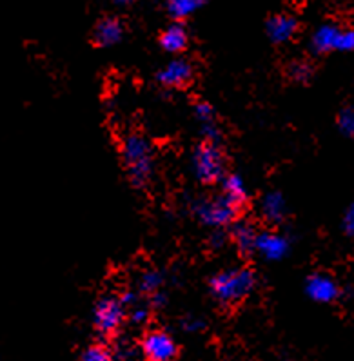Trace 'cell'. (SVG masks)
Here are the masks:
<instances>
[{"mask_svg": "<svg viewBox=\"0 0 354 361\" xmlns=\"http://www.w3.org/2000/svg\"><path fill=\"white\" fill-rule=\"evenodd\" d=\"M129 180L137 189H144L153 176V153L149 142L140 135H129L122 145Z\"/></svg>", "mask_w": 354, "mask_h": 361, "instance_id": "obj_1", "label": "cell"}, {"mask_svg": "<svg viewBox=\"0 0 354 361\" xmlns=\"http://www.w3.org/2000/svg\"><path fill=\"white\" fill-rule=\"evenodd\" d=\"M211 293L222 305H235L255 287V272L249 269H227L211 278Z\"/></svg>", "mask_w": 354, "mask_h": 361, "instance_id": "obj_2", "label": "cell"}, {"mask_svg": "<svg viewBox=\"0 0 354 361\" xmlns=\"http://www.w3.org/2000/svg\"><path fill=\"white\" fill-rule=\"evenodd\" d=\"M193 167L202 183H216L226 176V158L218 142L205 140L193 154Z\"/></svg>", "mask_w": 354, "mask_h": 361, "instance_id": "obj_3", "label": "cell"}, {"mask_svg": "<svg viewBox=\"0 0 354 361\" xmlns=\"http://www.w3.org/2000/svg\"><path fill=\"white\" fill-rule=\"evenodd\" d=\"M238 205L229 202L226 196H218L211 200H200L195 204V214L202 224L209 227L231 226L238 213Z\"/></svg>", "mask_w": 354, "mask_h": 361, "instance_id": "obj_4", "label": "cell"}, {"mask_svg": "<svg viewBox=\"0 0 354 361\" xmlns=\"http://www.w3.org/2000/svg\"><path fill=\"white\" fill-rule=\"evenodd\" d=\"M94 329L104 336H109L118 331V327L124 322V303L120 302L118 298L106 296L102 298L97 307H94L93 314Z\"/></svg>", "mask_w": 354, "mask_h": 361, "instance_id": "obj_5", "label": "cell"}, {"mask_svg": "<svg viewBox=\"0 0 354 361\" xmlns=\"http://www.w3.org/2000/svg\"><path fill=\"white\" fill-rule=\"evenodd\" d=\"M142 353L151 361H169L178 356V347L167 332L151 331L142 340Z\"/></svg>", "mask_w": 354, "mask_h": 361, "instance_id": "obj_6", "label": "cell"}, {"mask_svg": "<svg viewBox=\"0 0 354 361\" xmlns=\"http://www.w3.org/2000/svg\"><path fill=\"white\" fill-rule=\"evenodd\" d=\"M255 252H258L262 258L269 259V262H280L289 252V240L282 234L271 233V231L258 233L255 240Z\"/></svg>", "mask_w": 354, "mask_h": 361, "instance_id": "obj_7", "label": "cell"}, {"mask_svg": "<svg viewBox=\"0 0 354 361\" xmlns=\"http://www.w3.org/2000/svg\"><path fill=\"white\" fill-rule=\"evenodd\" d=\"M305 293H307V296L311 298L312 302L331 303L336 300L340 290H338V285L333 278L318 272V274H312V276L307 278Z\"/></svg>", "mask_w": 354, "mask_h": 361, "instance_id": "obj_8", "label": "cell"}, {"mask_svg": "<svg viewBox=\"0 0 354 361\" xmlns=\"http://www.w3.org/2000/svg\"><path fill=\"white\" fill-rule=\"evenodd\" d=\"M193 78V66L185 59H173L158 73V82L166 87H182Z\"/></svg>", "mask_w": 354, "mask_h": 361, "instance_id": "obj_9", "label": "cell"}, {"mask_svg": "<svg viewBox=\"0 0 354 361\" xmlns=\"http://www.w3.org/2000/svg\"><path fill=\"white\" fill-rule=\"evenodd\" d=\"M298 30V22L291 15H274L267 22V37L274 44L289 42Z\"/></svg>", "mask_w": 354, "mask_h": 361, "instance_id": "obj_10", "label": "cell"}, {"mask_svg": "<svg viewBox=\"0 0 354 361\" xmlns=\"http://www.w3.org/2000/svg\"><path fill=\"white\" fill-rule=\"evenodd\" d=\"M122 35H124V27L116 18H104L94 27V42L102 47L115 46L122 40Z\"/></svg>", "mask_w": 354, "mask_h": 361, "instance_id": "obj_11", "label": "cell"}, {"mask_svg": "<svg viewBox=\"0 0 354 361\" xmlns=\"http://www.w3.org/2000/svg\"><path fill=\"white\" fill-rule=\"evenodd\" d=\"M188 31L182 24H171L162 35H160V46L167 53L184 51L188 46Z\"/></svg>", "mask_w": 354, "mask_h": 361, "instance_id": "obj_12", "label": "cell"}, {"mask_svg": "<svg viewBox=\"0 0 354 361\" xmlns=\"http://www.w3.org/2000/svg\"><path fill=\"white\" fill-rule=\"evenodd\" d=\"M340 27L334 24H324L312 35V49L316 53H327L334 51L338 44V37H340Z\"/></svg>", "mask_w": 354, "mask_h": 361, "instance_id": "obj_13", "label": "cell"}, {"mask_svg": "<svg viewBox=\"0 0 354 361\" xmlns=\"http://www.w3.org/2000/svg\"><path fill=\"white\" fill-rule=\"evenodd\" d=\"M262 214L265 220L273 221V224H280L287 214V204L282 192H269L262 200Z\"/></svg>", "mask_w": 354, "mask_h": 361, "instance_id": "obj_14", "label": "cell"}, {"mask_svg": "<svg viewBox=\"0 0 354 361\" xmlns=\"http://www.w3.org/2000/svg\"><path fill=\"white\" fill-rule=\"evenodd\" d=\"M256 229L251 224L245 221H236L235 226L231 227V236L236 242L238 249L242 252H252L255 251V240H256Z\"/></svg>", "mask_w": 354, "mask_h": 361, "instance_id": "obj_15", "label": "cell"}, {"mask_svg": "<svg viewBox=\"0 0 354 361\" xmlns=\"http://www.w3.org/2000/svg\"><path fill=\"white\" fill-rule=\"evenodd\" d=\"M222 188L224 196L235 205H238V207L245 204V200H248V189H245V183H243L242 176H238V174H229V176H226Z\"/></svg>", "mask_w": 354, "mask_h": 361, "instance_id": "obj_16", "label": "cell"}, {"mask_svg": "<svg viewBox=\"0 0 354 361\" xmlns=\"http://www.w3.org/2000/svg\"><path fill=\"white\" fill-rule=\"evenodd\" d=\"M205 4V0H167V11L173 18H185Z\"/></svg>", "mask_w": 354, "mask_h": 361, "instance_id": "obj_17", "label": "cell"}, {"mask_svg": "<svg viewBox=\"0 0 354 361\" xmlns=\"http://www.w3.org/2000/svg\"><path fill=\"white\" fill-rule=\"evenodd\" d=\"M338 128L346 136L354 138V107H346L338 115Z\"/></svg>", "mask_w": 354, "mask_h": 361, "instance_id": "obj_18", "label": "cell"}, {"mask_svg": "<svg viewBox=\"0 0 354 361\" xmlns=\"http://www.w3.org/2000/svg\"><path fill=\"white\" fill-rule=\"evenodd\" d=\"M111 357V350H109L106 345H91V347L85 348V353L82 354V360L85 361H109Z\"/></svg>", "mask_w": 354, "mask_h": 361, "instance_id": "obj_19", "label": "cell"}, {"mask_svg": "<svg viewBox=\"0 0 354 361\" xmlns=\"http://www.w3.org/2000/svg\"><path fill=\"white\" fill-rule=\"evenodd\" d=\"M160 285H162V274L157 271L145 272L140 280V289L147 294L157 293V290L160 289Z\"/></svg>", "mask_w": 354, "mask_h": 361, "instance_id": "obj_20", "label": "cell"}, {"mask_svg": "<svg viewBox=\"0 0 354 361\" xmlns=\"http://www.w3.org/2000/svg\"><path fill=\"white\" fill-rule=\"evenodd\" d=\"M289 75H291V78H293V80H296V82H307L309 78L312 77V69L309 68L307 64L298 62V64L291 66Z\"/></svg>", "mask_w": 354, "mask_h": 361, "instance_id": "obj_21", "label": "cell"}, {"mask_svg": "<svg viewBox=\"0 0 354 361\" xmlns=\"http://www.w3.org/2000/svg\"><path fill=\"white\" fill-rule=\"evenodd\" d=\"M338 51H354V30H341L336 44Z\"/></svg>", "mask_w": 354, "mask_h": 361, "instance_id": "obj_22", "label": "cell"}, {"mask_svg": "<svg viewBox=\"0 0 354 361\" xmlns=\"http://www.w3.org/2000/svg\"><path fill=\"white\" fill-rule=\"evenodd\" d=\"M195 115H197V118L200 120L202 123L214 122V111L209 104H205V102L197 104V107H195Z\"/></svg>", "mask_w": 354, "mask_h": 361, "instance_id": "obj_23", "label": "cell"}, {"mask_svg": "<svg viewBox=\"0 0 354 361\" xmlns=\"http://www.w3.org/2000/svg\"><path fill=\"white\" fill-rule=\"evenodd\" d=\"M202 133H204L205 138L211 142H218V138H220V131H218L216 123L214 122L202 123Z\"/></svg>", "mask_w": 354, "mask_h": 361, "instance_id": "obj_24", "label": "cell"}, {"mask_svg": "<svg viewBox=\"0 0 354 361\" xmlns=\"http://www.w3.org/2000/svg\"><path fill=\"white\" fill-rule=\"evenodd\" d=\"M343 231H346L349 236H354V202L350 204V207L347 209L346 216H343Z\"/></svg>", "mask_w": 354, "mask_h": 361, "instance_id": "obj_25", "label": "cell"}, {"mask_svg": "<svg viewBox=\"0 0 354 361\" xmlns=\"http://www.w3.org/2000/svg\"><path fill=\"white\" fill-rule=\"evenodd\" d=\"M147 318H149V310L144 309V307H137V309L131 312V319L135 323H138V325L147 322Z\"/></svg>", "mask_w": 354, "mask_h": 361, "instance_id": "obj_26", "label": "cell"}, {"mask_svg": "<svg viewBox=\"0 0 354 361\" xmlns=\"http://www.w3.org/2000/svg\"><path fill=\"white\" fill-rule=\"evenodd\" d=\"M182 327H184V331H188V332H197V331H200L202 327H204V323L202 322H198V319H185L184 323H182Z\"/></svg>", "mask_w": 354, "mask_h": 361, "instance_id": "obj_27", "label": "cell"}, {"mask_svg": "<svg viewBox=\"0 0 354 361\" xmlns=\"http://www.w3.org/2000/svg\"><path fill=\"white\" fill-rule=\"evenodd\" d=\"M151 303H153V307H162L166 303V296L157 290V293L151 294Z\"/></svg>", "mask_w": 354, "mask_h": 361, "instance_id": "obj_28", "label": "cell"}, {"mask_svg": "<svg viewBox=\"0 0 354 361\" xmlns=\"http://www.w3.org/2000/svg\"><path fill=\"white\" fill-rule=\"evenodd\" d=\"M135 300H137V298H135V294H133V293H124L122 296H120V302L124 303V307L135 303Z\"/></svg>", "mask_w": 354, "mask_h": 361, "instance_id": "obj_29", "label": "cell"}, {"mask_svg": "<svg viewBox=\"0 0 354 361\" xmlns=\"http://www.w3.org/2000/svg\"><path fill=\"white\" fill-rule=\"evenodd\" d=\"M211 245L214 247V249H218V247H222L224 245V236L220 233H216L213 236V240H211Z\"/></svg>", "mask_w": 354, "mask_h": 361, "instance_id": "obj_30", "label": "cell"}, {"mask_svg": "<svg viewBox=\"0 0 354 361\" xmlns=\"http://www.w3.org/2000/svg\"><path fill=\"white\" fill-rule=\"evenodd\" d=\"M116 2H122V4H124V2H129V0H116Z\"/></svg>", "mask_w": 354, "mask_h": 361, "instance_id": "obj_31", "label": "cell"}]
</instances>
